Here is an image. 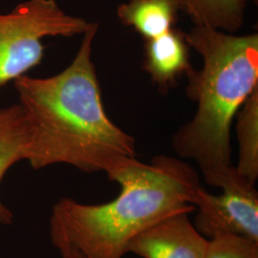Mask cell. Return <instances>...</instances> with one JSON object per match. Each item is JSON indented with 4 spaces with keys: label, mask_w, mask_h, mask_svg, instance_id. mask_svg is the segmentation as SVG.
Instances as JSON below:
<instances>
[{
    "label": "cell",
    "mask_w": 258,
    "mask_h": 258,
    "mask_svg": "<svg viewBox=\"0 0 258 258\" xmlns=\"http://www.w3.org/2000/svg\"><path fill=\"white\" fill-rule=\"evenodd\" d=\"M99 24L83 34L73 61L49 78L17 79L19 105L27 121L25 160L34 169L69 165L86 173L105 171L136 157V142L107 116L92 60Z\"/></svg>",
    "instance_id": "1"
},
{
    "label": "cell",
    "mask_w": 258,
    "mask_h": 258,
    "mask_svg": "<svg viewBox=\"0 0 258 258\" xmlns=\"http://www.w3.org/2000/svg\"><path fill=\"white\" fill-rule=\"evenodd\" d=\"M105 174L120 187L110 202L83 204L63 197L53 206L50 238L59 252L123 258L130 242L153 224L177 212H195L200 177L182 159L158 155L146 164L124 157Z\"/></svg>",
    "instance_id": "2"
},
{
    "label": "cell",
    "mask_w": 258,
    "mask_h": 258,
    "mask_svg": "<svg viewBox=\"0 0 258 258\" xmlns=\"http://www.w3.org/2000/svg\"><path fill=\"white\" fill-rule=\"evenodd\" d=\"M185 37L202 56L203 66L185 75L186 94L197 109L172 136L171 146L181 158L194 160L208 181L233 166L231 123L258 87V35L238 36L194 25Z\"/></svg>",
    "instance_id": "3"
},
{
    "label": "cell",
    "mask_w": 258,
    "mask_h": 258,
    "mask_svg": "<svg viewBox=\"0 0 258 258\" xmlns=\"http://www.w3.org/2000/svg\"><path fill=\"white\" fill-rule=\"evenodd\" d=\"M94 24L65 14L55 0H29L0 15V91L40 64L42 38L83 35Z\"/></svg>",
    "instance_id": "4"
},
{
    "label": "cell",
    "mask_w": 258,
    "mask_h": 258,
    "mask_svg": "<svg viewBox=\"0 0 258 258\" xmlns=\"http://www.w3.org/2000/svg\"><path fill=\"white\" fill-rule=\"evenodd\" d=\"M207 184L221 188L218 195L202 186L194 199V226L208 239L235 235L258 242V192L235 166L209 179Z\"/></svg>",
    "instance_id": "5"
},
{
    "label": "cell",
    "mask_w": 258,
    "mask_h": 258,
    "mask_svg": "<svg viewBox=\"0 0 258 258\" xmlns=\"http://www.w3.org/2000/svg\"><path fill=\"white\" fill-rule=\"evenodd\" d=\"M190 212L168 215L130 242L128 253L141 258H205L209 239L195 228Z\"/></svg>",
    "instance_id": "6"
},
{
    "label": "cell",
    "mask_w": 258,
    "mask_h": 258,
    "mask_svg": "<svg viewBox=\"0 0 258 258\" xmlns=\"http://www.w3.org/2000/svg\"><path fill=\"white\" fill-rule=\"evenodd\" d=\"M189 50L185 33L179 28L146 40L144 69L161 92L169 90L192 68Z\"/></svg>",
    "instance_id": "7"
},
{
    "label": "cell",
    "mask_w": 258,
    "mask_h": 258,
    "mask_svg": "<svg viewBox=\"0 0 258 258\" xmlns=\"http://www.w3.org/2000/svg\"><path fill=\"white\" fill-rule=\"evenodd\" d=\"M181 11L180 0H128L118 6L117 17L149 40L175 27Z\"/></svg>",
    "instance_id": "8"
},
{
    "label": "cell",
    "mask_w": 258,
    "mask_h": 258,
    "mask_svg": "<svg viewBox=\"0 0 258 258\" xmlns=\"http://www.w3.org/2000/svg\"><path fill=\"white\" fill-rule=\"evenodd\" d=\"M29 141L27 121L19 103L0 109V185L10 168L25 160ZM14 214L0 197V224L11 225Z\"/></svg>",
    "instance_id": "9"
},
{
    "label": "cell",
    "mask_w": 258,
    "mask_h": 258,
    "mask_svg": "<svg viewBox=\"0 0 258 258\" xmlns=\"http://www.w3.org/2000/svg\"><path fill=\"white\" fill-rule=\"evenodd\" d=\"M256 0H180L194 25L234 34L244 24L247 8Z\"/></svg>",
    "instance_id": "10"
},
{
    "label": "cell",
    "mask_w": 258,
    "mask_h": 258,
    "mask_svg": "<svg viewBox=\"0 0 258 258\" xmlns=\"http://www.w3.org/2000/svg\"><path fill=\"white\" fill-rule=\"evenodd\" d=\"M236 135L239 157L236 170L250 183L258 179V87L237 112Z\"/></svg>",
    "instance_id": "11"
},
{
    "label": "cell",
    "mask_w": 258,
    "mask_h": 258,
    "mask_svg": "<svg viewBox=\"0 0 258 258\" xmlns=\"http://www.w3.org/2000/svg\"><path fill=\"white\" fill-rule=\"evenodd\" d=\"M205 258H258V242L235 235L209 239Z\"/></svg>",
    "instance_id": "12"
},
{
    "label": "cell",
    "mask_w": 258,
    "mask_h": 258,
    "mask_svg": "<svg viewBox=\"0 0 258 258\" xmlns=\"http://www.w3.org/2000/svg\"><path fill=\"white\" fill-rule=\"evenodd\" d=\"M61 258H83L82 255H80L78 252L73 251V250H63L59 252Z\"/></svg>",
    "instance_id": "13"
}]
</instances>
